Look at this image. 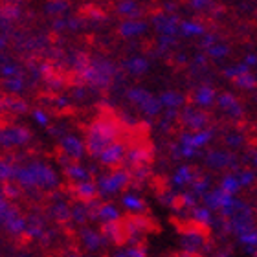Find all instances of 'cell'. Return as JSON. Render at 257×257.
Listing matches in <instances>:
<instances>
[{
  "label": "cell",
  "instance_id": "13",
  "mask_svg": "<svg viewBox=\"0 0 257 257\" xmlns=\"http://www.w3.org/2000/svg\"><path fill=\"white\" fill-rule=\"evenodd\" d=\"M121 208L127 209L128 213L133 215H142L147 209L145 202L138 195H134V193H125L123 197H121Z\"/></svg>",
  "mask_w": 257,
  "mask_h": 257
},
{
  "label": "cell",
  "instance_id": "5",
  "mask_svg": "<svg viewBox=\"0 0 257 257\" xmlns=\"http://www.w3.org/2000/svg\"><path fill=\"white\" fill-rule=\"evenodd\" d=\"M30 140H32V133L26 127L13 125V127L0 128V147L2 149L21 147V145H26Z\"/></svg>",
  "mask_w": 257,
  "mask_h": 257
},
{
  "label": "cell",
  "instance_id": "14",
  "mask_svg": "<svg viewBox=\"0 0 257 257\" xmlns=\"http://www.w3.org/2000/svg\"><path fill=\"white\" fill-rule=\"evenodd\" d=\"M116 13L123 19H138L142 17V8L136 0H119L116 4Z\"/></svg>",
  "mask_w": 257,
  "mask_h": 257
},
{
  "label": "cell",
  "instance_id": "6",
  "mask_svg": "<svg viewBox=\"0 0 257 257\" xmlns=\"http://www.w3.org/2000/svg\"><path fill=\"white\" fill-rule=\"evenodd\" d=\"M61 151L64 156H68L70 160H81L85 158V155L88 153L86 149V142L77 134H64L61 138Z\"/></svg>",
  "mask_w": 257,
  "mask_h": 257
},
{
  "label": "cell",
  "instance_id": "2",
  "mask_svg": "<svg viewBox=\"0 0 257 257\" xmlns=\"http://www.w3.org/2000/svg\"><path fill=\"white\" fill-rule=\"evenodd\" d=\"M118 138V127L108 119H97L86 128V149L92 156H97L107 145L116 142Z\"/></svg>",
  "mask_w": 257,
  "mask_h": 257
},
{
  "label": "cell",
  "instance_id": "33",
  "mask_svg": "<svg viewBox=\"0 0 257 257\" xmlns=\"http://www.w3.org/2000/svg\"><path fill=\"white\" fill-rule=\"evenodd\" d=\"M54 105H55V107H59V108H66L70 105V99H68V97H64V96H59L54 101Z\"/></svg>",
  "mask_w": 257,
  "mask_h": 257
},
{
  "label": "cell",
  "instance_id": "16",
  "mask_svg": "<svg viewBox=\"0 0 257 257\" xmlns=\"http://www.w3.org/2000/svg\"><path fill=\"white\" fill-rule=\"evenodd\" d=\"M204 244V235L202 231L198 230H191V231H186L182 237V246L188 250V252H197L198 248Z\"/></svg>",
  "mask_w": 257,
  "mask_h": 257
},
{
  "label": "cell",
  "instance_id": "8",
  "mask_svg": "<svg viewBox=\"0 0 257 257\" xmlns=\"http://www.w3.org/2000/svg\"><path fill=\"white\" fill-rule=\"evenodd\" d=\"M149 30V24L142 19H125V21L119 22L118 26V32L121 37L125 39H134V37H140V35H144L145 32Z\"/></svg>",
  "mask_w": 257,
  "mask_h": 257
},
{
  "label": "cell",
  "instance_id": "34",
  "mask_svg": "<svg viewBox=\"0 0 257 257\" xmlns=\"http://www.w3.org/2000/svg\"><path fill=\"white\" fill-rule=\"evenodd\" d=\"M8 101H10V96H2L0 94V114L8 112Z\"/></svg>",
  "mask_w": 257,
  "mask_h": 257
},
{
  "label": "cell",
  "instance_id": "28",
  "mask_svg": "<svg viewBox=\"0 0 257 257\" xmlns=\"http://www.w3.org/2000/svg\"><path fill=\"white\" fill-rule=\"evenodd\" d=\"M32 119L39 127H48L50 125V114L46 110H43V108H35L32 112Z\"/></svg>",
  "mask_w": 257,
  "mask_h": 257
},
{
  "label": "cell",
  "instance_id": "1",
  "mask_svg": "<svg viewBox=\"0 0 257 257\" xmlns=\"http://www.w3.org/2000/svg\"><path fill=\"white\" fill-rule=\"evenodd\" d=\"M15 182L26 189H54L59 184L57 173L44 162H30L19 166Z\"/></svg>",
  "mask_w": 257,
  "mask_h": 257
},
{
  "label": "cell",
  "instance_id": "17",
  "mask_svg": "<svg viewBox=\"0 0 257 257\" xmlns=\"http://www.w3.org/2000/svg\"><path fill=\"white\" fill-rule=\"evenodd\" d=\"M17 169H19V166L11 158H0V182L15 180Z\"/></svg>",
  "mask_w": 257,
  "mask_h": 257
},
{
  "label": "cell",
  "instance_id": "19",
  "mask_svg": "<svg viewBox=\"0 0 257 257\" xmlns=\"http://www.w3.org/2000/svg\"><path fill=\"white\" fill-rule=\"evenodd\" d=\"M193 180H195V173H193V169H189V167H180V169H177V173L173 175L171 182L173 186H177V188H184V186H191Z\"/></svg>",
  "mask_w": 257,
  "mask_h": 257
},
{
  "label": "cell",
  "instance_id": "35",
  "mask_svg": "<svg viewBox=\"0 0 257 257\" xmlns=\"http://www.w3.org/2000/svg\"><path fill=\"white\" fill-rule=\"evenodd\" d=\"M6 46H8V39H6L4 35L0 33V50H4Z\"/></svg>",
  "mask_w": 257,
  "mask_h": 257
},
{
  "label": "cell",
  "instance_id": "18",
  "mask_svg": "<svg viewBox=\"0 0 257 257\" xmlns=\"http://www.w3.org/2000/svg\"><path fill=\"white\" fill-rule=\"evenodd\" d=\"M2 86H4V90L10 92V94H21V92H24V88H26V79L22 77V74L13 75V77H4Z\"/></svg>",
  "mask_w": 257,
  "mask_h": 257
},
{
  "label": "cell",
  "instance_id": "20",
  "mask_svg": "<svg viewBox=\"0 0 257 257\" xmlns=\"http://www.w3.org/2000/svg\"><path fill=\"white\" fill-rule=\"evenodd\" d=\"M153 24L162 35H169V33L175 32V26H173V19L171 17H166V15H156L153 19Z\"/></svg>",
  "mask_w": 257,
  "mask_h": 257
},
{
  "label": "cell",
  "instance_id": "27",
  "mask_svg": "<svg viewBox=\"0 0 257 257\" xmlns=\"http://www.w3.org/2000/svg\"><path fill=\"white\" fill-rule=\"evenodd\" d=\"M220 188L224 189V191L231 193V195H235L237 189L241 188V184H239V180H237L235 175H226V177L222 178V184H220Z\"/></svg>",
  "mask_w": 257,
  "mask_h": 257
},
{
  "label": "cell",
  "instance_id": "36",
  "mask_svg": "<svg viewBox=\"0 0 257 257\" xmlns=\"http://www.w3.org/2000/svg\"><path fill=\"white\" fill-rule=\"evenodd\" d=\"M112 257H128V255H127V252H118V253H114Z\"/></svg>",
  "mask_w": 257,
  "mask_h": 257
},
{
  "label": "cell",
  "instance_id": "23",
  "mask_svg": "<svg viewBox=\"0 0 257 257\" xmlns=\"http://www.w3.org/2000/svg\"><path fill=\"white\" fill-rule=\"evenodd\" d=\"M103 233L107 239H112V241H121V235L125 233V228H119L116 226V222H105L103 224Z\"/></svg>",
  "mask_w": 257,
  "mask_h": 257
},
{
  "label": "cell",
  "instance_id": "4",
  "mask_svg": "<svg viewBox=\"0 0 257 257\" xmlns=\"http://www.w3.org/2000/svg\"><path fill=\"white\" fill-rule=\"evenodd\" d=\"M127 97H128V101H133L142 112H145L147 116H151V118L160 114V110H162L160 99L153 96L149 90L142 88V86H133V88H128Z\"/></svg>",
  "mask_w": 257,
  "mask_h": 257
},
{
  "label": "cell",
  "instance_id": "9",
  "mask_svg": "<svg viewBox=\"0 0 257 257\" xmlns=\"http://www.w3.org/2000/svg\"><path fill=\"white\" fill-rule=\"evenodd\" d=\"M233 200H235V197H233L231 193L224 191L222 188L215 189V191L208 193V195H204V202H206V206L211 209H220V211H224Z\"/></svg>",
  "mask_w": 257,
  "mask_h": 257
},
{
  "label": "cell",
  "instance_id": "25",
  "mask_svg": "<svg viewBox=\"0 0 257 257\" xmlns=\"http://www.w3.org/2000/svg\"><path fill=\"white\" fill-rule=\"evenodd\" d=\"M54 217L57 220H66V219H72V206H68L66 202H57L54 206Z\"/></svg>",
  "mask_w": 257,
  "mask_h": 257
},
{
  "label": "cell",
  "instance_id": "26",
  "mask_svg": "<svg viewBox=\"0 0 257 257\" xmlns=\"http://www.w3.org/2000/svg\"><path fill=\"white\" fill-rule=\"evenodd\" d=\"M66 10H68L66 0H50L46 4V13H50V15H59V13H64Z\"/></svg>",
  "mask_w": 257,
  "mask_h": 257
},
{
  "label": "cell",
  "instance_id": "11",
  "mask_svg": "<svg viewBox=\"0 0 257 257\" xmlns=\"http://www.w3.org/2000/svg\"><path fill=\"white\" fill-rule=\"evenodd\" d=\"M81 241H83V244H85L86 250H90V252H97V250L107 242V237H105L103 231L99 233V231H96V230L86 228V230L81 231Z\"/></svg>",
  "mask_w": 257,
  "mask_h": 257
},
{
  "label": "cell",
  "instance_id": "3",
  "mask_svg": "<svg viewBox=\"0 0 257 257\" xmlns=\"http://www.w3.org/2000/svg\"><path fill=\"white\" fill-rule=\"evenodd\" d=\"M131 178H133V175L127 173L125 169H114V171H108L105 175H99L96 178L97 193L101 197H112V195L121 193L127 188L131 184Z\"/></svg>",
  "mask_w": 257,
  "mask_h": 257
},
{
  "label": "cell",
  "instance_id": "10",
  "mask_svg": "<svg viewBox=\"0 0 257 257\" xmlns=\"http://www.w3.org/2000/svg\"><path fill=\"white\" fill-rule=\"evenodd\" d=\"M72 191H74L75 198H77V200H83V202H90V200H94V198L99 195V193H97V184L92 182V180L75 182Z\"/></svg>",
  "mask_w": 257,
  "mask_h": 257
},
{
  "label": "cell",
  "instance_id": "12",
  "mask_svg": "<svg viewBox=\"0 0 257 257\" xmlns=\"http://www.w3.org/2000/svg\"><path fill=\"white\" fill-rule=\"evenodd\" d=\"M121 66H123V70L127 72V74L131 75H144L147 70H149V61L145 59V57H142V55H133V57H128V59H125L123 63H121Z\"/></svg>",
  "mask_w": 257,
  "mask_h": 257
},
{
  "label": "cell",
  "instance_id": "32",
  "mask_svg": "<svg viewBox=\"0 0 257 257\" xmlns=\"http://www.w3.org/2000/svg\"><path fill=\"white\" fill-rule=\"evenodd\" d=\"M127 255L128 257H147V250L144 246H131L127 250Z\"/></svg>",
  "mask_w": 257,
  "mask_h": 257
},
{
  "label": "cell",
  "instance_id": "31",
  "mask_svg": "<svg viewBox=\"0 0 257 257\" xmlns=\"http://www.w3.org/2000/svg\"><path fill=\"white\" fill-rule=\"evenodd\" d=\"M241 242H244L246 246H257V231L248 230L244 233H241Z\"/></svg>",
  "mask_w": 257,
  "mask_h": 257
},
{
  "label": "cell",
  "instance_id": "7",
  "mask_svg": "<svg viewBox=\"0 0 257 257\" xmlns=\"http://www.w3.org/2000/svg\"><path fill=\"white\" fill-rule=\"evenodd\" d=\"M125 155H127V147H125V144H121V142L116 140V142H112L110 145H107L96 158L101 162L103 166L116 167V166H119L121 162H125Z\"/></svg>",
  "mask_w": 257,
  "mask_h": 257
},
{
  "label": "cell",
  "instance_id": "21",
  "mask_svg": "<svg viewBox=\"0 0 257 257\" xmlns=\"http://www.w3.org/2000/svg\"><path fill=\"white\" fill-rule=\"evenodd\" d=\"M88 217H90V209H88V204L86 202L79 200L77 204L72 206V219H74L75 222H85Z\"/></svg>",
  "mask_w": 257,
  "mask_h": 257
},
{
  "label": "cell",
  "instance_id": "22",
  "mask_svg": "<svg viewBox=\"0 0 257 257\" xmlns=\"http://www.w3.org/2000/svg\"><path fill=\"white\" fill-rule=\"evenodd\" d=\"M158 99H160L162 107L166 108H177L182 105V97L178 96V94H175V92H164Z\"/></svg>",
  "mask_w": 257,
  "mask_h": 257
},
{
  "label": "cell",
  "instance_id": "15",
  "mask_svg": "<svg viewBox=\"0 0 257 257\" xmlns=\"http://www.w3.org/2000/svg\"><path fill=\"white\" fill-rule=\"evenodd\" d=\"M151 153L145 147H133V149H127V155H125V162L131 164V167H140L145 166V162H149Z\"/></svg>",
  "mask_w": 257,
  "mask_h": 257
},
{
  "label": "cell",
  "instance_id": "30",
  "mask_svg": "<svg viewBox=\"0 0 257 257\" xmlns=\"http://www.w3.org/2000/svg\"><path fill=\"white\" fill-rule=\"evenodd\" d=\"M193 219L197 220V222H200V224H208L209 220H211V213H209L208 206H206V208L195 209V211H193Z\"/></svg>",
  "mask_w": 257,
  "mask_h": 257
},
{
  "label": "cell",
  "instance_id": "29",
  "mask_svg": "<svg viewBox=\"0 0 257 257\" xmlns=\"http://www.w3.org/2000/svg\"><path fill=\"white\" fill-rule=\"evenodd\" d=\"M0 17L6 19V21H13V19H19V17H21V10L13 4H8L0 10Z\"/></svg>",
  "mask_w": 257,
  "mask_h": 257
},
{
  "label": "cell",
  "instance_id": "24",
  "mask_svg": "<svg viewBox=\"0 0 257 257\" xmlns=\"http://www.w3.org/2000/svg\"><path fill=\"white\" fill-rule=\"evenodd\" d=\"M19 74H22V70L13 61L4 59V63H0V75L2 77H13V75H19Z\"/></svg>",
  "mask_w": 257,
  "mask_h": 257
}]
</instances>
